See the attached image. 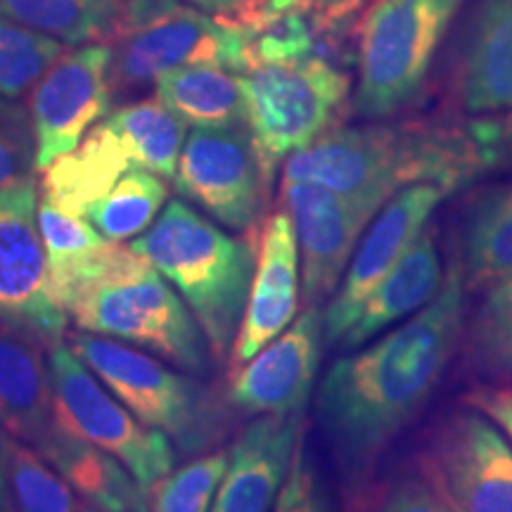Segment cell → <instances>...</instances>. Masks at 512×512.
Masks as SVG:
<instances>
[{
    "label": "cell",
    "mask_w": 512,
    "mask_h": 512,
    "mask_svg": "<svg viewBox=\"0 0 512 512\" xmlns=\"http://www.w3.org/2000/svg\"><path fill=\"white\" fill-rule=\"evenodd\" d=\"M491 169L482 119H413L332 128L287 157L283 178L384 207L408 185L434 183L453 195Z\"/></svg>",
    "instance_id": "7a4b0ae2"
},
{
    "label": "cell",
    "mask_w": 512,
    "mask_h": 512,
    "mask_svg": "<svg viewBox=\"0 0 512 512\" xmlns=\"http://www.w3.org/2000/svg\"><path fill=\"white\" fill-rule=\"evenodd\" d=\"M69 347L138 420L164 432L181 456H204L228 437L238 411L228 394L197 375L93 332L69 335Z\"/></svg>",
    "instance_id": "5b68a950"
},
{
    "label": "cell",
    "mask_w": 512,
    "mask_h": 512,
    "mask_svg": "<svg viewBox=\"0 0 512 512\" xmlns=\"http://www.w3.org/2000/svg\"><path fill=\"white\" fill-rule=\"evenodd\" d=\"M444 280L446 268L441 264L437 228L427 226L394 271L366 299L354 325L337 342V349L354 351L366 347L370 339L380 337L392 325L415 316L437 299Z\"/></svg>",
    "instance_id": "ffe728a7"
},
{
    "label": "cell",
    "mask_w": 512,
    "mask_h": 512,
    "mask_svg": "<svg viewBox=\"0 0 512 512\" xmlns=\"http://www.w3.org/2000/svg\"><path fill=\"white\" fill-rule=\"evenodd\" d=\"M377 512H453L422 477L403 479L389 491Z\"/></svg>",
    "instance_id": "d590c367"
},
{
    "label": "cell",
    "mask_w": 512,
    "mask_h": 512,
    "mask_svg": "<svg viewBox=\"0 0 512 512\" xmlns=\"http://www.w3.org/2000/svg\"><path fill=\"white\" fill-rule=\"evenodd\" d=\"M465 285L458 261L432 304L368 347L337 358L316 392V422L349 505L366 494L389 446L425 411L465 332Z\"/></svg>",
    "instance_id": "6da1fadb"
},
{
    "label": "cell",
    "mask_w": 512,
    "mask_h": 512,
    "mask_svg": "<svg viewBox=\"0 0 512 512\" xmlns=\"http://www.w3.org/2000/svg\"><path fill=\"white\" fill-rule=\"evenodd\" d=\"M36 133L31 112L17 100L0 98V188L34 178Z\"/></svg>",
    "instance_id": "836d02e7"
},
{
    "label": "cell",
    "mask_w": 512,
    "mask_h": 512,
    "mask_svg": "<svg viewBox=\"0 0 512 512\" xmlns=\"http://www.w3.org/2000/svg\"><path fill=\"white\" fill-rule=\"evenodd\" d=\"M76 512H102V510L93 508V505H88V503H83V505H79V508H76Z\"/></svg>",
    "instance_id": "60d3db41"
},
{
    "label": "cell",
    "mask_w": 512,
    "mask_h": 512,
    "mask_svg": "<svg viewBox=\"0 0 512 512\" xmlns=\"http://www.w3.org/2000/svg\"><path fill=\"white\" fill-rule=\"evenodd\" d=\"M166 195L169 190L162 176L133 166L100 202L86 211L83 219L91 221L110 242L136 240L159 219Z\"/></svg>",
    "instance_id": "f546056e"
},
{
    "label": "cell",
    "mask_w": 512,
    "mask_h": 512,
    "mask_svg": "<svg viewBox=\"0 0 512 512\" xmlns=\"http://www.w3.org/2000/svg\"><path fill=\"white\" fill-rule=\"evenodd\" d=\"M48 366L55 425L124 463L150 494L176 465L171 439L128 411L64 342L50 349Z\"/></svg>",
    "instance_id": "9c48e42d"
},
{
    "label": "cell",
    "mask_w": 512,
    "mask_h": 512,
    "mask_svg": "<svg viewBox=\"0 0 512 512\" xmlns=\"http://www.w3.org/2000/svg\"><path fill=\"white\" fill-rule=\"evenodd\" d=\"M157 98L195 128L247 126L242 74L216 64H192L157 79Z\"/></svg>",
    "instance_id": "484cf974"
},
{
    "label": "cell",
    "mask_w": 512,
    "mask_h": 512,
    "mask_svg": "<svg viewBox=\"0 0 512 512\" xmlns=\"http://www.w3.org/2000/svg\"><path fill=\"white\" fill-rule=\"evenodd\" d=\"M64 53V43L0 17V98H22Z\"/></svg>",
    "instance_id": "1f68e13d"
},
{
    "label": "cell",
    "mask_w": 512,
    "mask_h": 512,
    "mask_svg": "<svg viewBox=\"0 0 512 512\" xmlns=\"http://www.w3.org/2000/svg\"><path fill=\"white\" fill-rule=\"evenodd\" d=\"M467 406H475L484 415H489L498 427L505 432V437L512 441V392L501 387H475L465 396Z\"/></svg>",
    "instance_id": "8d00e7d4"
},
{
    "label": "cell",
    "mask_w": 512,
    "mask_h": 512,
    "mask_svg": "<svg viewBox=\"0 0 512 512\" xmlns=\"http://www.w3.org/2000/svg\"><path fill=\"white\" fill-rule=\"evenodd\" d=\"M0 512H15V508H12V503H5L0 505Z\"/></svg>",
    "instance_id": "b9f144b4"
},
{
    "label": "cell",
    "mask_w": 512,
    "mask_h": 512,
    "mask_svg": "<svg viewBox=\"0 0 512 512\" xmlns=\"http://www.w3.org/2000/svg\"><path fill=\"white\" fill-rule=\"evenodd\" d=\"M302 292V264L290 214L268 216L259 235V259L249 290L245 318L230 351V370L245 366L268 342L283 335L297 318Z\"/></svg>",
    "instance_id": "e0dca14e"
},
{
    "label": "cell",
    "mask_w": 512,
    "mask_h": 512,
    "mask_svg": "<svg viewBox=\"0 0 512 512\" xmlns=\"http://www.w3.org/2000/svg\"><path fill=\"white\" fill-rule=\"evenodd\" d=\"M176 287L207 337L216 363L230 358L259 259L252 235L235 238L183 200H171L131 242Z\"/></svg>",
    "instance_id": "3957f363"
},
{
    "label": "cell",
    "mask_w": 512,
    "mask_h": 512,
    "mask_svg": "<svg viewBox=\"0 0 512 512\" xmlns=\"http://www.w3.org/2000/svg\"><path fill=\"white\" fill-rule=\"evenodd\" d=\"M8 494L15 512H76L74 489L41 453L8 437Z\"/></svg>",
    "instance_id": "4dcf8cb0"
},
{
    "label": "cell",
    "mask_w": 512,
    "mask_h": 512,
    "mask_svg": "<svg viewBox=\"0 0 512 512\" xmlns=\"http://www.w3.org/2000/svg\"><path fill=\"white\" fill-rule=\"evenodd\" d=\"M105 124L121 138L133 166L162 178H176L178 162L188 140L185 136L188 124L176 117L157 95L119 107L105 119Z\"/></svg>",
    "instance_id": "4316f807"
},
{
    "label": "cell",
    "mask_w": 512,
    "mask_h": 512,
    "mask_svg": "<svg viewBox=\"0 0 512 512\" xmlns=\"http://www.w3.org/2000/svg\"><path fill=\"white\" fill-rule=\"evenodd\" d=\"M482 124L491 152H494L496 166H510L512 169V114L498 119H482Z\"/></svg>",
    "instance_id": "74e56055"
},
{
    "label": "cell",
    "mask_w": 512,
    "mask_h": 512,
    "mask_svg": "<svg viewBox=\"0 0 512 512\" xmlns=\"http://www.w3.org/2000/svg\"><path fill=\"white\" fill-rule=\"evenodd\" d=\"M304 437V415H256L228 448L211 512H273Z\"/></svg>",
    "instance_id": "ac0fdd59"
},
{
    "label": "cell",
    "mask_w": 512,
    "mask_h": 512,
    "mask_svg": "<svg viewBox=\"0 0 512 512\" xmlns=\"http://www.w3.org/2000/svg\"><path fill=\"white\" fill-rule=\"evenodd\" d=\"M456 93L467 114H512V0H477L463 24Z\"/></svg>",
    "instance_id": "d6986e66"
},
{
    "label": "cell",
    "mask_w": 512,
    "mask_h": 512,
    "mask_svg": "<svg viewBox=\"0 0 512 512\" xmlns=\"http://www.w3.org/2000/svg\"><path fill=\"white\" fill-rule=\"evenodd\" d=\"M325 344L323 309H306L283 335L230 373V406L245 415H304Z\"/></svg>",
    "instance_id": "2e32d148"
},
{
    "label": "cell",
    "mask_w": 512,
    "mask_h": 512,
    "mask_svg": "<svg viewBox=\"0 0 512 512\" xmlns=\"http://www.w3.org/2000/svg\"><path fill=\"white\" fill-rule=\"evenodd\" d=\"M38 202L34 178L0 188V328L50 351L67 316L50 285Z\"/></svg>",
    "instance_id": "30bf717a"
},
{
    "label": "cell",
    "mask_w": 512,
    "mask_h": 512,
    "mask_svg": "<svg viewBox=\"0 0 512 512\" xmlns=\"http://www.w3.org/2000/svg\"><path fill=\"white\" fill-rule=\"evenodd\" d=\"M316 3H318V0H316Z\"/></svg>",
    "instance_id": "7bdbcfd3"
},
{
    "label": "cell",
    "mask_w": 512,
    "mask_h": 512,
    "mask_svg": "<svg viewBox=\"0 0 512 512\" xmlns=\"http://www.w3.org/2000/svg\"><path fill=\"white\" fill-rule=\"evenodd\" d=\"M176 190L214 221L252 233L268 195L264 159L247 126L195 128L185 140Z\"/></svg>",
    "instance_id": "7c38bea8"
},
{
    "label": "cell",
    "mask_w": 512,
    "mask_h": 512,
    "mask_svg": "<svg viewBox=\"0 0 512 512\" xmlns=\"http://www.w3.org/2000/svg\"><path fill=\"white\" fill-rule=\"evenodd\" d=\"M8 437L10 434L0 427V505L10 503L8 494Z\"/></svg>",
    "instance_id": "ab89813d"
},
{
    "label": "cell",
    "mask_w": 512,
    "mask_h": 512,
    "mask_svg": "<svg viewBox=\"0 0 512 512\" xmlns=\"http://www.w3.org/2000/svg\"><path fill=\"white\" fill-rule=\"evenodd\" d=\"M34 448L60 472L76 496L102 512H152L150 494L124 463L64 432L55 422Z\"/></svg>",
    "instance_id": "44dd1931"
},
{
    "label": "cell",
    "mask_w": 512,
    "mask_h": 512,
    "mask_svg": "<svg viewBox=\"0 0 512 512\" xmlns=\"http://www.w3.org/2000/svg\"><path fill=\"white\" fill-rule=\"evenodd\" d=\"M467 0H377L358 27L354 112L387 119L418 98Z\"/></svg>",
    "instance_id": "52a82bcc"
},
{
    "label": "cell",
    "mask_w": 512,
    "mask_h": 512,
    "mask_svg": "<svg viewBox=\"0 0 512 512\" xmlns=\"http://www.w3.org/2000/svg\"><path fill=\"white\" fill-rule=\"evenodd\" d=\"M460 351L472 377L505 380L512 375V278L484 292L465 320Z\"/></svg>",
    "instance_id": "83f0119b"
},
{
    "label": "cell",
    "mask_w": 512,
    "mask_h": 512,
    "mask_svg": "<svg viewBox=\"0 0 512 512\" xmlns=\"http://www.w3.org/2000/svg\"><path fill=\"white\" fill-rule=\"evenodd\" d=\"M456 261L467 294L512 278V181L470 192L460 209Z\"/></svg>",
    "instance_id": "7402d4cb"
},
{
    "label": "cell",
    "mask_w": 512,
    "mask_h": 512,
    "mask_svg": "<svg viewBox=\"0 0 512 512\" xmlns=\"http://www.w3.org/2000/svg\"><path fill=\"white\" fill-rule=\"evenodd\" d=\"M183 3L195 5V8L209 12L214 17L228 19L233 24H242L256 10L261 0H183Z\"/></svg>",
    "instance_id": "f35d334b"
},
{
    "label": "cell",
    "mask_w": 512,
    "mask_h": 512,
    "mask_svg": "<svg viewBox=\"0 0 512 512\" xmlns=\"http://www.w3.org/2000/svg\"><path fill=\"white\" fill-rule=\"evenodd\" d=\"M81 332L112 337L190 375L211 370L209 342L176 287L143 254L119 242L110 264L67 304Z\"/></svg>",
    "instance_id": "277c9868"
},
{
    "label": "cell",
    "mask_w": 512,
    "mask_h": 512,
    "mask_svg": "<svg viewBox=\"0 0 512 512\" xmlns=\"http://www.w3.org/2000/svg\"><path fill=\"white\" fill-rule=\"evenodd\" d=\"M128 169H133V162L124 143L102 121L72 152L48 166L43 174L41 200L72 216H86V211L100 202Z\"/></svg>",
    "instance_id": "603a6c76"
},
{
    "label": "cell",
    "mask_w": 512,
    "mask_h": 512,
    "mask_svg": "<svg viewBox=\"0 0 512 512\" xmlns=\"http://www.w3.org/2000/svg\"><path fill=\"white\" fill-rule=\"evenodd\" d=\"M418 467L453 512H512V446L475 406L448 413L434 427Z\"/></svg>",
    "instance_id": "8fae6325"
},
{
    "label": "cell",
    "mask_w": 512,
    "mask_h": 512,
    "mask_svg": "<svg viewBox=\"0 0 512 512\" xmlns=\"http://www.w3.org/2000/svg\"><path fill=\"white\" fill-rule=\"evenodd\" d=\"M247 128L268 176L294 152L330 131L349 98L351 81L330 57L309 53L259 62L242 76Z\"/></svg>",
    "instance_id": "ba28073f"
},
{
    "label": "cell",
    "mask_w": 512,
    "mask_h": 512,
    "mask_svg": "<svg viewBox=\"0 0 512 512\" xmlns=\"http://www.w3.org/2000/svg\"><path fill=\"white\" fill-rule=\"evenodd\" d=\"M446 197L448 192L434 183L408 185L377 211L351 256L342 283L323 309L328 347H337L347 335L366 299L430 226L434 211Z\"/></svg>",
    "instance_id": "5bb4252c"
},
{
    "label": "cell",
    "mask_w": 512,
    "mask_h": 512,
    "mask_svg": "<svg viewBox=\"0 0 512 512\" xmlns=\"http://www.w3.org/2000/svg\"><path fill=\"white\" fill-rule=\"evenodd\" d=\"M121 0H0V17L15 19L67 46L110 38Z\"/></svg>",
    "instance_id": "f1b7e54d"
},
{
    "label": "cell",
    "mask_w": 512,
    "mask_h": 512,
    "mask_svg": "<svg viewBox=\"0 0 512 512\" xmlns=\"http://www.w3.org/2000/svg\"><path fill=\"white\" fill-rule=\"evenodd\" d=\"M110 46H81L64 53L31 93V121L36 133V169L46 171L57 157L72 152L95 121L112 105Z\"/></svg>",
    "instance_id": "9a60e30c"
},
{
    "label": "cell",
    "mask_w": 512,
    "mask_h": 512,
    "mask_svg": "<svg viewBox=\"0 0 512 512\" xmlns=\"http://www.w3.org/2000/svg\"><path fill=\"white\" fill-rule=\"evenodd\" d=\"M304 441V437L299 439L290 472H287L285 486L273 512H332L328 491H325L318 467L313 463L309 446Z\"/></svg>",
    "instance_id": "e575fe53"
},
{
    "label": "cell",
    "mask_w": 512,
    "mask_h": 512,
    "mask_svg": "<svg viewBox=\"0 0 512 512\" xmlns=\"http://www.w3.org/2000/svg\"><path fill=\"white\" fill-rule=\"evenodd\" d=\"M38 226L48 256L50 285L55 299L67 309V304L91 280L105 271L112 245L83 216H72L46 200L38 202Z\"/></svg>",
    "instance_id": "d4e9b609"
},
{
    "label": "cell",
    "mask_w": 512,
    "mask_h": 512,
    "mask_svg": "<svg viewBox=\"0 0 512 512\" xmlns=\"http://www.w3.org/2000/svg\"><path fill=\"white\" fill-rule=\"evenodd\" d=\"M226 467L228 451L219 448L171 470L150 489L152 512H211Z\"/></svg>",
    "instance_id": "d6a6232c"
},
{
    "label": "cell",
    "mask_w": 512,
    "mask_h": 512,
    "mask_svg": "<svg viewBox=\"0 0 512 512\" xmlns=\"http://www.w3.org/2000/svg\"><path fill=\"white\" fill-rule=\"evenodd\" d=\"M280 202L297 235L306 309H323L337 292L358 242L382 207L354 200L325 185L290 178L280 183Z\"/></svg>",
    "instance_id": "4fadbf2b"
},
{
    "label": "cell",
    "mask_w": 512,
    "mask_h": 512,
    "mask_svg": "<svg viewBox=\"0 0 512 512\" xmlns=\"http://www.w3.org/2000/svg\"><path fill=\"white\" fill-rule=\"evenodd\" d=\"M110 38L114 88H143L192 64L254 67L245 27L181 0H121Z\"/></svg>",
    "instance_id": "8992f818"
},
{
    "label": "cell",
    "mask_w": 512,
    "mask_h": 512,
    "mask_svg": "<svg viewBox=\"0 0 512 512\" xmlns=\"http://www.w3.org/2000/svg\"><path fill=\"white\" fill-rule=\"evenodd\" d=\"M53 422V380L43 349L0 328V427L34 446Z\"/></svg>",
    "instance_id": "cb8c5ba5"
}]
</instances>
